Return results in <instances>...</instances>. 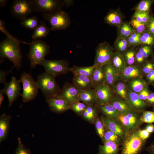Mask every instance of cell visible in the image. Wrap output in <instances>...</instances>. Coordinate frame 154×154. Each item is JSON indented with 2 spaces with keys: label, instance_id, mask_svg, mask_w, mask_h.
Listing matches in <instances>:
<instances>
[{
  "label": "cell",
  "instance_id": "37",
  "mask_svg": "<svg viewBox=\"0 0 154 154\" xmlns=\"http://www.w3.org/2000/svg\"><path fill=\"white\" fill-rule=\"evenodd\" d=\"M39 23L38 19L36 17L33 16L22 20L21 25L26 29L34 30Z\"/></svg>",
  "mask_w": 154,
  "mask_h": 154
},
{
  "label": "cell",
  "instance_id": "13",
  "mask_svg": "<svg viewBox=\"0 0 154 154\" xmlns=\"http://www.w3.org/2000/svg\"><path fill=\"white\" fill-rule=\"evenodd\" d=\"M81 91L73 83L66 82L61 89L59 95L70 105L79 101L78 98Z\"/></svg>",
  "mask_w": 154,
  "mask_h": 154
},
{
  "label": "cell",
  "instance_id": "9",
  "mask_svg": "<svg viewBox=\"0 0 154 154\" xmlns=\"http://www.w3.org/2000/svg\"><path fill=\"white\" fill-rule=\"evenodd\" d=\"M114 50L108 42L100 43L96 49L94 64L103 66L110 63Z\"/></svg>",
  "mask_w": 154,
  "mask_h": 154
},
{
  "label": "cell",
  "instance_id": "21",
  "mask_svg": "<svg viewBox=\"0 0 154 154\" xmlns=\"http://www.w3.org/2000/svg\"><path fill=\"white\" fill-rule=\"evenodd\" d=\"M108 103L113 106L120 114H125L133 110L126 101L114 95Z\"/></svg>",
  "mask_w": 154,
  "mask_h": 154
},
{
  "label": "cell",
  "instance_id": "32",
  "mask_svg": "<svg viewBox=\"0 0 154 154\" xmlns=\"http://www.w3.org/2000/svg\"><path fill=\"white\" fill-rule=\"evenodd\" d=\"M95 65L89 66H74L70 68V71L74 75H82L91 77Z\"/></svg>",
  "mask_w": 154,
  "mask_h": 154
},
{
  "label": "cell",
  "instance_id": "11",
  "mask_svg": "<svg viewBox=\"0 0 154 154\" xmlns=\"http://www.w3.org/2000/svg\"><path fill=\"white\" fill-rule=\"evenodd\" d=\"M33 12L52 13L61 10L64 3L56 0H31Z\"/></svg>",
  "mask_w": 154,
  "mask_h": 154
},
{
  "label": "cell",
  "instance_id": "39",
  "mask_svg": "<svg viewBox=\"0 0 154 154\" xmlns=\"http://www.w3.org/2000/svg\"><path fill=\"white\" fill-rule=\"evenodd\" d=\"M121 138L113 132L105 129L103 140L104 142L108 141L114 142L119 145L122 144Z\"/></svg>",
  "mask_w": 154,
  "mask_h": 154
},
{
  "label": "cell",
  "instance_id": "41",
  "mask_svg": "<svg viewBox=\"0 0 154 154\" xmlns=\"http://www.w3.org/2000/svg\"><path fill=\"white\" fill-rule=\"evenodd\" d=\"M153 1L142 0L141 1L135 8V11L139 12H149Z\"/></svg>",
  "mask_w": 154,
  "mask_h": 154
},
{
  "label": "cell",
  "instance_id": "5",
  "mask_svg": "<svg viewBox=\"0 0 154 154\" xmlns=\"http://www.w3.org/2000/svg\"><path fill=\"white\" fill-rule=\"evenodd\" d=\"M44 19L48 21L50 29L60 30L67 28L70 24V20L67 14L61 10L52 13H42Z\"/></svg>",
  "mask_w": 154,
  "mask_h": 154
},
{
  "label": "cell",
  "instance_id": "34",
  "mask_svg": "<svg viewBox=\"0 0 154 154\" xmlns=\"http://www.w3.org/2000/svg\"><path fill=\"white\" fill-rule=\"evenodd\" d=\"M117 27V38H127L135 31L127 22H123Z\"/></svg>",
  "mask_w": 154,
  "mask_h": 154
},
{
  "label": "cell",
  "instance_id": "53",
  "mask_svg": "<svg viewBox=\"0 0 154 154\" xmlns=\"http://www.w3.org/2000/svg\"><path fill=\"white\" fill-rule=\"evenodd\" d=\"M150 134L145 129L139 130V135L141 138L143 140H145L148 138L149 137Z\"/></svg>",
  "mask_w": 154,
  "mask_h": 154
},
{
  "label": "cell",
  "instance_id": "7",
  "mask_svg": "<svg viewBox=\"0 0 154 154\" xmlns=\"http://www.w3.org/2000/svg\"><path fill=\"white\" fill-rule=\"evenodd\" d=\"M40 65L44 67L46 72L56 76L70 71L68 61L65 60H42Z\"/></svg>",
  "mask_w": 154,
  "mask_h": 154
},
{
  "label": "cell",
  "instance_id": "48",
  "mask_svg": "<svg viewBox=\"0 0 154 154\" xmlns=\"http://www.w3.org/2000/svg\"><path fill=\"white\" fill-rule=\"evenodd\" d=\"M18 144L15 154H31L30 150L27 148L22 143L19 137L18 138Z\"/></svg>",
  "mask_w": 154,
  "mask_h": 154
},
{
  "label": "cell",
  "instance_id": "38",
  "mask_svg": "<svg viewBox=\"0 0 154 154\" xmlns=\"http://www.w3.org/2000/svg\"><path fill=\"white\" fill-rule=\"evenodd\" d=\"M139 41L140 44H146L152 46L154 45V36L147 30L140 34Z\"/></svg>",
  "mask_w": 154,
  "mask_h": 154
},
{
  "label": "cell",
  "instance_id": "22",
  "mask_svg": "<svg viewBox=\"0 0 154 154\" xmlns=\"http://www.w3.org/2000/svg\"><path fill=\"white\" fill-rule=\"evenodd\" d=\"M78 100L86 105H98L97 98L94 88L81 91L79 95Z\"/></svg>",
  "mask_w": 154,
  "mask_h": 154
},
{
  "label": "cell",
  "instance_id": "30",
  "mask_svg": "<svg viewBox=\"0 0 154 154\" xmlns=\"http://www.w3.org/2000/svg\"><path fill=\"white\" fill-rule=\"evenodd\" d=\"M50 29L46 26L45 22L42 21H39L37 27L34 30L32 35L34 40L38 38H45L49 33Z\"/></svg>",
  "mask_w": 154,
  "mask_h": 154
},
{
  "label": "cell",
  "instance_id": "2",
  "mask_svg": "<svg viewBox=\"0 0 154 154\" xmlns=\"http://www.w3.org/2000/svg\"><path fill=\"white\" fill-rule=\"evenodd\" d=\"M139 129H135L125 134L123 139L120 154H140L145 140L138 134Z\"/></svg>",
  "mask_w": 154,
  "mask_h": 154
},
{
  "label": "cell",
  "instance_id": "44",
  "mask_svg": "<svg viewBox=\"0 0 154 154\" xmlns=\"http://www.w3.org/2000/svg\"><path fill=\"white\" fill-rule=\"evenodd\" d=\"M141 121L142 123H151L154 122V112L144 111L141 115Z\"/></svg>",
  "mask_w": 154,
  "mask_h": 154
},
{
  "label": "cell",
  "instance_id": "23",
  "mask_svg": "<svg viewBox=\"0 0 154 154\" xmlns=\"http://www.w3.org/2000/svg\"><path fill=\"white\" fill-rule=\"evenodd\" d=\"M126 82L128 90L137 94L149 85L143 77L132 79Z\"/></svg>",
  "mask_w": 154,
  "mask_h": 154
},
{
  "label": "cell",
  "instance_id": "62",
  "mask_svg": "<svg viewBox=\"0 0 154 154\" xmlns=\"http://www.w3.org/2000/svg\"><path fill=\"white\" fill-rule=\"evenodd\" d=\"M151 61L154 63V53L152 55Z\"/></svg>",
  "mask_w": 154,
  "mask_h": 154
},
{
  "label": "cell",
  "instance_id": "26",
  "mask_svg": "<svg viewBox=\"0 0 154 154\" xmlns=\"http://www.w3.org/2000/svg\"><path fill=\"white\" fill-rule=\"evenodd\" d=\"M11 116L5 113L0 117V142L1 143L7 137L9 127L10 121Z\"/></svg>",
  "mask_w": 154,
  "mask_h": 154
},
{
  "label": "cell",
  "instance_id": "49",
  "mask_svg": "<svg viewBox=\"0 0 154 154\" xmlns=\"http://www.w3.org/2000/svg\"><path fill=\"white\" fill-rule=\"evenodd\" d=\"M146 61L142 54L137 50L135 56V64L141 67Z\"/></svg>",
  "mask_w": 154,
  "mask_h": 154
},
{
  "label": "cell",
  "instance_id": "52",
  "mask_svg": "<svg viewBox=\"0 0 154 154\" xmlns=\"http://www.w3.org/2000/svg\"><path fill=\"white\" fill-rule=\"evenodd\" d=\"M11 70L5 71L2 70H0V83L5 84L6 82V77L7 75L11 72Z\"/></svg>",
  "mask_w": 154,
  "mask_h": 154
},
{
  "label": "cell",
  "instance_id": "58",
  "mask_svg": "<svg viewBox=\"0 0 154 154\" xmlns=\"http://www.w3.org/2000/svg\"><path fill=\"white\" fill-rule=\"evenodd\" d=\"M140 34L134 31L132 33L129 37L135 39L139 40Z\"/></svg>",
  "mask_w": 154,
  "mask_h": 154
},
{
  "label": "cell",
  "instance_id": "47",
  "mask_svg": "<svg viewBox=\"0 0 154 154\" xmlns=\"http://www.w3.org/2000/svg\"><path fill=\"white\" fill-rule=\"evenodd\" d=\"M144 77L154 69V63L152 61L147 60L141 67Z\"/></svg>",
  "mask_w": 154,
  "mask_h": 154
},
{
  "label": "cell",
  "instance_id": "54",
  "mask_svg": "<svg viewBox=\"0 0 154 154\" xmlns=\"http://www.w3.org/2000/svg\"><path fill=\"white\" fill-rule=\"evenodd\" d=\"M145 80L149 84H154V69L145 76Z\"/></svg>",
  "mask_w": 154,
  "mask_h": 154
},
{
  "label": "cell",
  "instance_id": "17",
  "mask_svg": "<svg viewBox=\"0 0 154 154\" xmlns=\"http://www.w3.org/2000/svg\"><path fill=\"white\" fill-rule=\"evenodd\" d=\"M105 128L111 131L123 139L125 135L119 120L108 118L105 116L101 117Z\"/></svg>",
  "mask_w": 154,
  "mask_h": 154
},
{
  "label": "cell",
  "instance_id": "33",
  "mask_svg": "<svg viewBox=\"0 0 154 154\" xmlns=\"http://www.w3.org/2000/svg\"><path fill=\"white\" fill-rule=\"evenodd\" d=\"M98 111L97 106L87 105L82 115L83 118L90 123L94 122Z\"/></svg>",
  "mask_w": 154,
  "mask_h": 154
},
{
  "label": "cell",
  "instance_id": "57",
  "mask_svg": "<svg viewBox=\"0 0 154 154\" xmlns=\"http://www.w3.org/2000/svg\"><path fill=\"white\" fill-rule=\"evenodd\" d=\"M150 133L154 132V125L150 124L147 125L145 129Z\"/></svg>",
  "mask_w": 154,
  "mask_h": 154
},
{
  "label": "cell",
  "instance_id": "28",
  "mask_svg": "<svg viewBox=\"0 0 154 154\" xmlns=\"http://www.w3.org/2000/svg\"><path fill=\"white\" fill-rule=\"evenodd\" d=\"M119 145L111 141H105L99 147L98 154H118Z\"/></svg>",
  "mask_w": 154,
  "mask_h": 154
},
{
  "label": "cell",
  "instance_id": "56",
  "mask_svg": "<svg viewBox=\"0 0 154 154\" xmlns=\"http://www.w3.org/2000/svg\"><path fill=\"white\" fill-rule=\"evenodd\" d=\"M145 102L149 106H153L154 104V92H151Z\"/></svg>",
  "mask_w": 154,
  "mask_h": 154
},
{
  "label": "cell",
  "instance_id": "59",
  "mask_svg": "<svg viewBox=\"0 0 154 154\" xmlns=\"http://www.w3.org/2000/svg\"><path fill=\"white\" fill-rule=\"evenodd\" d=\"M149 154H154V143L147 148Z\"/></svg>",
  "mask_w": 154,
  "mask_h": 154
},
{
  "label": "cell",
  "instance_id": "4",
  "mask_svg": "<svg viewBox=\"0 0 154 154\" xmlns=\"http://www.w3.org/2000/svg\"><path fill=\"white\" fill-rule=\"evenodd\" d=\"M36 81L46 98L59 95L61 89L56 81L55 76L45 72L38 76Z\"/></svg>",
  "mask_w": 154,
  "mask_h": 154
},
{
  "label": "cell",
  "instance_id": "15",
  "mask_svg": "<svg viewBox=\"0 0 154 154\" xmlns=\"http://www.w3.org/2000/svg\"><path fill=\"white\" fill-rule=\"evenodd\" d=\"M94 88L96 91L98 105L108 103L114 95L113 90L105 84L97 86Z\"/></svg>",
  "mask_w": 154,
  "mask_h": 154
},
{
  "label": "cell",
  "instance_id": "35",
  "mask_svg": "<svg viewBox=\"0 0 154 154\" xmlns=\"http://www.w3.org/2000/svg\"><path fill=\"white\" fill-rule=\"evenodd\" d=\"M116 51L123 54L131 46L126 38H117L114 44Z\"/></svg>",
  "mask_w": 154,
  "mask_h": 154
},
{
  "label": "cell",
  "instance_id": "60",
  "mask_svg": "<svg viewBox=\"0 0 154 154\" xmlns=\"http://www.w3.org/2000/svg\"><path fill=\"white\" fill-rule=\"evenodd\" d=\"M5 94L3 89L0 90V106H1L4 100V94Z\"/></svg>",
  "mask_w": 154,
  "mask_h": 154
},
{
  "label": "cell",
  "instance_id": "18",
  "mask_svg": "<svg viewBox=\"0 0 154 154\" xmlns=\"http://www.w3.org/2000/svg\"><path fill=\"white\" fill-rule=\"evenodd\" d=\"M127 102L133 110L140 113L143 112L149 106L145 102L140 99L137 93L128 90L127 92Z\"/></svg>",
  "mask_w": 154,
  "mask_h": 154
},
{
  "label": "cell",
  "instance_id": "16",
  "mask_svg": "<svg viewBox=\"0 0 154 154\" xmlns=\"http://www.w3.org/2000/svg\"><path fill=\"white\" fill-rule=\"evenodd\" d=\"M143 77L141 67L135 64L127 66L119 73L118 79L126 82L132 79Z\"/></svg>",
  "mask_w": 154,
  "mask_h": 154
},
{
  "label": "cell",
  "instance_id": "24",
  "mask_svg": "<svg viewBox=\"0 0 154 154\" xmlns=\"http://www.w3.org/2000/svg\"><path fill=\"white\" fill-rule=\"evenodd\" d=\"M104 19L108 24L117 27L123 22L122 15L118 9L110 11L105 17Z\"/></svg>",
  "mask_w": 154,
  "mask_h": 154
},
{
  "label": "cell",
  "instance_id": "31",
  "mask_svg": "<svg viewBox=\"0 0 154 154\" xmlns=\"http://www.w3.org/2000/svg\"><path fill=\"white\" fill-rule=\"evenodd\" d=\"M110 63L119 73L127 66L122 54L116 51L113 54Z\"/></svg>",
  "mask_w": 154,
  "mask_h": 154
},
{
  "label": "cell",
  "instance_id": "25",
  "mask_svg": "<svg viewBox=\"0 0 154 154\" xmlns=\"http://www.w3.org/2000/svg\"><path fill=\"white\" fill-rule=\"evenodd\" d=\"M97 109L106 117L112 119L118 120L120 113L112 105L109 103L97 105Z\"/></svg>",
  "mask_w": 154,
  "mask_h": 154
},
{
  "label": "cell",
  "instance_id": "27",
  "mask_svg": "<svg viewBox=\"0 0 154 154\" xmlns=\"http://www.w3.org/2000/svg\"><path fill=\"white\" fill-rule=\"evenodd\" d=\"M112 90L114 95L127 102L128 89L126 82L118 79L114 84Z\"/></svg>",
  "mask_w": 154,
  "mask_h": 154
},
{
  "label": "cell",
  "instance_id": "43",
  "mask_svg": "<svg viewBox=\"0 0 154 154\" xmlns=\"http://www.w3.org/2000/svg\"><path fill=\"white\" fill-rule=\"evenodd\" d=\"M86 106L84 103L78 101L70 104V109L77 114L82 115Z\"/></svg>",
  "mask_w": 154,
  "mask_h": 154
},
{
  "label": "cell",
  "instance_id": "20",
  "mask_svg": "<svg viewBox=\"0 0 154 154\" xmlns=\"http://www.w3.org/2000/svg\"><path fill=\"white\" fill-rule=\"evenodd\" d=\"M72 81V83L82 91L94 88L91 77L82 75H74Z\"/></svg>",
  "mask_w": 154,
  "mask_h": 154
},
{
  "label": "cell",
  "instance_id": "3",
  "mask_svg": "<svg viewBox=\"0 0 154 154\" xmlns=\"http://www.w3.org/2000/svg\"><path fill=\"white\" fill-rule=\"evenodd\" d=\"M29 45L28 58L31 68H34L45 59V56L49 53L50 47L45 42L38 39L32 41Z\"/></svg>",
  "mask_w": 154,
  "mask_h": 154
},
{
  "label": "cell",
  "instance_id": "12",
  "mask_svg": "<svg viewBox=\"0 0 154 154\" xmlns=\"http://www.w3.org/2000/svg\"><path fill=\"white\" fill-rule=\"evenodd\" d=\"M20 81L15 77L13 76L10 81L4 84L3 89L4 94L7 97L9 106L11 107L14 102L21 95L20 93Z\"/></svg>",
  "mask_w": 154,
  "mask_h": 154
},
{
  "label": "cell",
  "instance_id": "8",
  "mask_svg": "<svg viewBox=\"0 0 154 154\" xmlns=\"http://www.w3.org/2000/svg\"><path fill=\"white\" fill-rule=\"evenodd\" d=\"M33 12L31 0H15L11 7L12 15L17 19L23 20Z\"/></svg>",
  "mask_w": 154,
  "mask_h": 154
},
{
  "label": "cell",
  "instance_id": "51",
  "mask_svg": "<svg viewBox=\"0 0 154 154\" xmlns=\"http://www.w3.org/2000/svg\"><path fill=\"white\" fill-rule=\"evenodd\" d=\"M147 30L154 36V17L152 16L147 24Z\"/></svg>",
  "mask_w": 154,
  "mask_h": 154
},
{
  "label": "cell",
  "instance_id": "46",
  "mask_svg": "<svg viewBox=\"0 0 154 154\" xmlns=\"http://www.w3.org/2000/svg\"><path fill=\"white\" fill-rule=\"evenodd\" d=\"M96 129L99 136L103 140L105 128L101 119L96 118L94 121Z\"/></svg>",
  "mask_w": 154,
  "mask_h": 154
},
{
  "label": "cell",
  "instance_id": "42",
  "mask_svg": "<svg viewBox=\"0 0 154 154\" xmlns=\"http://www.w3.org/2000/svg\"><path fill=\"white\" fill-rule=\"evenodd\" d=\"M151 16L149 12H139L135 11L133 15V18L138 21L147 25L149 21Z\"/></svg>",
  "mask_w": 154,
  "mask_h": 154
},
{
  "label": "cell",
  "instance_id": "29",
  "mask_svg": "<svg viewBox=\"0 0 154 154\" xmlns=\"http://www.w3.org/2000/svg\"><path fill=\"white\" fill-rule=\"evenodd\" d=\"M103 66L95 65L94 69L91 76L94 88L97 86L105 84Z\"/></svg>",
  "mask_w": 154,
  "mask_h": 154
},
{
  "label": "cell",
  "instance_id": "55",
  "mask_svg": "<svg viewBox=\"0 0 154 154\" xmlns=\"http://www.w3.org/2000/svg\"><path fill=\"white\" fill-rule=\"evenodd\" d=\"M126 39L131 46H134L140 44L139 40L134 39L130 37Z\"/></svg>",
  "mask_w": 154,
  "mask_h": 154
},
{
  "label": "cell",
  "instance_id": "45",
  "mask_svg": "<svg viewBox=\"0 0 154 154\" xmlns=\"http://www.w3.org/2000/svg\"><path fill=\"white\" fill-rule=\"evenodd\" d=\"M141 45L137 50L147 60L148 58L153 54L152 46L146 44Z\"/></svg>",
  "mask_w": 154,
  "mask_h": 154
},
{
  "label": "cell",
  "instance_id": "36",
  "mask_svg": "<svg viewBox=\"0 0 154 154\" xmlns=\"http://www.w3.org/2000/svg\"><path fill=\"white\" fill-rule=\"evenodd\" d=\"M137 50L130 46L122 54L127 66L135 64V56Z\"/></svg>",
  "mask_w": 154,
  "mask_h": 154
},
{
  "label": "cell",
  "instance_id": "14",
  "mask_svg": "<svg viewBox=\"0 0 154 154\" xmlns=\"http://www.w3.org/2000/svg\"><path fill=\"white\" fill-rule=\"evenodd\" d=\"M46 101L51 111L57 113H63L70 109V105L59 95L46 98Z\"/></svg>",
  "mask_w": 154,
  "mask_h": 154
},
{
  "label": "cell",
  "instance_id": "19",
  "mask_svg": "<svg viewBox=\"0 0 154 154\" xmlns=\"http://www.w3.org/2000/svg\"><path fill=\"white\" fill-rule=\"evenodd\" d=\"M105 84L112 89L115 82L118 79L119 73L111 63L103 66Z\"/></svg>",
  "mask_w": 154,
  "mask_h": 154
},
{
  "label": "cell",
  "instance_id": "40",
  "mask_svg": "<svg viewBox=\"0 0 154 154\" xmlns=\"http://www.w3.org/2000/svg\"><path fill=\"white\" fill-rule=\"evenodd\" d=\"M129 23L134 31L141 34L147 30V25L141 23L132 18Z\"/></svg>",
  "mask_w": 154,
  "mask_h": 154
},
{
  "label": "cell",
  "instance_id": "10",
  "mask_svg": "<svg viewBox=\"0 0 154 154\" xmlns=\"http://www.w3.org/2000/svg\"><path fill=\"white\" fill-rule=\"evenodd\" d=\"M141 113L133 110L119 115L118 120L125 133L138 128L142 123L140 119Z\"/></svg>",
  "mask_w": 154,
  "mask_h": 154
},
{
  "label": "cell",
  "instance_id": "61",
  "mask_svg": "<svg viewBox=\"0 0 154 154\" xmlns=\"http://www.w3.org/2000/svg\"><path fill=\"white\" fill-rule=\"evenodd\" d=\"M7 2V0H0V6L1 7L5 6Z\"/></svg>",
  "mask_w": 154,
  "mask_h": 154
},
{
  "label": "cell",
  "instance_id": "50",
  "mask_svg": "<svg viewBox=\"0 0 154 154\" xmlns=\"http://www.w3.org/2000/svg\"><path fill=\"white\" fill-rule=\"evenodd\" d=\"M150 92H151L149 89L148 86H147L145 87L138 94L140 99L145 102Z\"/></svg>",
  "mask_w": 154,
  "mask_h": 154
},
{
  "label": "cell",
  "instance_id": "1",
  "mask_svg": "<svg viewBox=\"0 0 154 154\" xmlns=\"http://www.w3.org/2000/svg\"><path fill=\"white\" fill-rule=\"evenodd\" d=\"M20 43L29 44L30 43L7 37L0 43V63L3 62L4 59L7 58L13 63V68L16 67L17 70L20 68L22 60Z\"/></svg>",
  "mask_w": 154,
  "mask_h": 154
},
{
  "label": "cell",
  "instance_id": "63",
  "mask_svg": "<svg viewBox=\"0 0 154 154\" xmlns=\"http://www.w3.org/2000/svg\"><path fill=\"white\" fill-rule=\"evenodd\" d=\"M153 109H154V104L153 105Z\"/></svg>",
  "mask_w": 154,
  "mask_h": 154
},
{
  "label": "cell",
  "instance_id": "6",
  "mask_svg": "<svg viewBox=\"0 0 154 154\" xmlns=\"http://www.w3.org/2000/svg\"><path fill=\"white\" fill-rule=\"evenodd\" d=\"M23 86V92L21 96L23 101L27 102L34 100L38 93L39 88L30 73L24 72L19 80Z\"/></svg>",
  "mask_w": 154,
  "mask_h": 154
}]
</instances>
